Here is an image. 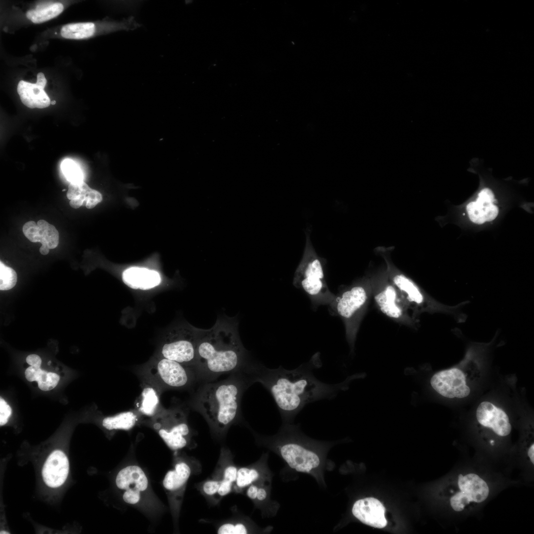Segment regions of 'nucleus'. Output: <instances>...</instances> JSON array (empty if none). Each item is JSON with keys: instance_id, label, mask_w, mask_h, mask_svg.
<instances>
[{"instance_id": "f257e3e1", "label": "nucleus", "mask_w": 534, "mask_h": 534, "mask_svg": "<svg viewBox=\"0 0 534 534\" xmlns=\"http://www.w3.org/2000/svg\"><path fill=\"white\" fill-rule=\"evenodd\" d=\"M321 365L319 353L315 354L306 363L287 370L281 366L276 369L266 367L252 358L242 370L253 385L260 383L271 394L282 418L292 419L307 405L322 400H331L338 393L348 389L352 381L363 377V373L348 377L335 384L317 379L313 370Z\"/></svg>"}, {"instance_id": "f03ea898", "label": "nucleus", "mask_w": 534, "mask_h": 534, "mask_svg": "<svg viewBox=\"0 0 534 534\" xmlns=\"http://www.w3.org/2000/svg\"><path fill=\"white\" fill-rule=\"evenodd\" d=\"M250 359L236 318L220 316L211 328L199 329L195 367L198 382H213L222 374L241 371Z\"/></svg>"}, {"instance_id": "7ed1b4c3", "label": "nucleus", "mask_w": 534, "mask_h": 534, "mask_svg": "<svg viewBox=\"0 0 534 534\" xmlns=\"http://www.w3.org/2000/svg\"><path fill=\"white\" fill-rule=\"evenodd\" d=\"M251 385L242 371L219 382L201 383L190 405L203 416L212 436L222 439L230 427L240 421L241 399Z\"/></svg>"}, {"instance_id": "20e7f679", "label": "nucleus", "mask_w": 534, "mask_h": 534, "mask_svg": "<svg viewBox=\"0 0 534 534\" xmlns=\"http://www.w3.org/2000/svg\"><path fill=\"white\" fill-rule=\"evenodd\" d=\"M372 298L369 274L340 290L328 306L329 313L343 321L346 340L354 353L357 334Z\"/></svg>"}, {"instance_id": "39448f33", "label": "nucleus", "mask_w": 534, "mask_h": 534, "mask_svg": "<svg viewBox=\"0 0 534 534\" xmlns=\"http://www.w3.org/2000/svg\"><path fill=\"white\" fill-rule=\"evenodd\" d=\"M369 276L372 297L378 310L396 322L416 329L419 324L418 317L390 280L386 268L379 269Z\"/></svg>"}, {"instance_id": "423d86ee", "label": "nucleus", "mask_w": 534, "mask_h": 534, "mask_svg": "<svg viewBox=\"0 0 534 534\" xmlns=\"http://www.w3.org/2000/svg\"><path fill=\"white\" fill-rule=\"evenodd\" d=\"M384 260L389 278L399 290L408 306L417 317L423 312H448L450 309L442 304L428 294L393 263L388 249H378Z\"/></svg>"}, {"instance_id": "0eeeda50", "label": "nucleus", "mask_w": 534, "mask_h": 534, "mask_svg": "<svg viewBox=\"0 0 534 534\" xmlns=\"http://www.w3.org/2000/svg\"><path fill=\"white\" fill-rule=\"evenodd\" d=\"M144 382L161 394L168 390L188 389L198 382L194 368L163 357L147 365L140 373Z\"/></svg>"}, {"instance_id": "6e6552de", "label": "nucleus", "mask_w": 534, "mask_h": 534, "mask_svg": "<svg viewBox=\"0 0 534 534\" xmlns=\"http://www.w3.org/2000/svg\"><path fill=\"white\" fill-rule=\"evenodd\" d=\"M151 419L153 429L172 450L194 446L193 433L188 423L185 409L180 406L169 409L162 407Z\"/></svg>"}, {"instance_id": "1a4fd4ad", "label": "nucleus", "mask_w": 534, "mask_h": 534, "mask_svg": "<svg viewBox=\"0 0 534 534\" xmlns=\"http://www.w3.org/2000/svg\"><path fill=\"white\" fill-rule=\"evenodd\" d=\"M293 284L307 294L313 310L320 306H328L335 297L325 280L321 262L313 255H308L303 259L296 272Z\"/></svg>"}, {"instance_id": "9d476101", "label": "nucleus", "mask_w": 534, "mask_h": 534, "mask_svg": "<svg viewBox=\"0 0 534 534\" xmlns=\"http://www.w3.org/2000/svg\"><path fill=\"white\" fill-rule=\"evenodd\" d=\"M198 335L199 329L176 328L162 345V357L195 369Z\"/></svg>"}, {"instance_id": "9b49d317", "label": "nucleus", "mask_w": 534, "mask_h": 534, "mask_svg": "<svg viewBox=\"0 0 534 534\" xmlns=\"http://www.w3.org/2000/svg\"><path fill=\"white\" fill-rule=\"evenodd\" d=\"M192 464L186 460L177 459L174 469L167 473L163 481V487L169 493L176 518H178L179 512L187 482L194 469L201 467L199 463L192 467Z\"/></svg>"}, {"instance_id": "f8f14e48", "label": "nucleus", "mask_w": 534, "mask_h": 534, "mask_svg": "<svg viewBox=\"0 0 534 534\" xmlns=\"http://www.w3.org/2000/svg\"><path fill=\"white\" fill-rule=\"evenodd\" d=\"M458 486L460 491L450 499L451 506L455 511H462L471 502H482L489 496L488 484L475 474L469 473L465 476L459 474Z\"/></svg>"}, {"instance_id": "ddd939ff", "label": "nucleus", "mask_w": 534, "mask_h": 534, "mask_svg": "<svg viewBox=\"0 0 534 534\" xmlns=\"http://www.w3.org/2000/svg\"><path fill=\"white\" fill-rule=\"evenodd\" d=\"M267 441L279 450L289 466L298 472H309L320 463L317 455L301 444L288 440L282 443L275 438Z\"/></svg>"}, {"instance_id": "4468645a", "label": "nucleus", "mask_w": 534, "mask_h": 534, "mask_svg": "<svg viewBox=\"0 0 534 534\" xmlns=\"http://www.w3.org/2000/svg\"><path fill=\"white\" fill-rule=\"evenodd\" d=\"M430 385L438 394L449 399L464 398L470 393L464 373L457 368L435 373L430 379Z\"/></svg>"}, {"instance_id": "2eb2a0df", "label": "nucleus", "mask_w": 534, "mask_h": 534, "mask_svg": "<svg viewBox=\"0 0 534 534\" xmlns=\"http://www.w3.org/2000/svg\"><path fill=\"white\" fill-rule=\"evenodd\" d=\"M115 483L119 489L124 491L123 500L130 504L138 503L148 486L145 473L137 465H129L121 469L116 476Z\"/></svg>"}, {"instance_id": "dca6fc26", "label": "nucleus", "mask_w": 534, "mask_h": 534, "mask_svg": "<svg viewBox=\"0 0 534 534\" xmlns=\"http://www.w3.org/2000/svg\"><path fill=\"white\" fill-rule=\"evenodd\" d=\"M238 467L234 463L233 454L226 447H222L219 457L212 475L218 478L221 484L218 492L216 502L217 504L223 497L233 492Z\"/></svg>"}, {"instance_id": "f3484780", "label": "nucleus", "mask_w": 534, "mask_h": 534, "mask_svg": "<svg viewBox=\"0 0 534 534\" xmlns=\"http://www.w3.org/2000/svg\"><path fill=\"white\" fill-rule=\"evenodd\" d=\"M476 418L482 426L490 428L500 436H506L511 431L507 414L502 409L488 401L482 402L476 410Z\"/></svg>"}, {"instance_id": "a211bd4d", "label": "nucleus", "mask_w": 534, "mask_h": 534, "mask_svg": "<svg viewBox=\"0 0 534 534\" xmlns=\"http://www.w3.org/2000/svg\"><path fill=\"white\" fill-rule=\"evenodd\" d=\"M25 236L31 242H39L42 244L40 248L41 254L45 255L49 249L56 248L59 243V233L53 225L44 220L36 223L34 221L27 222L23 226Z\"/></svg>"}, {"instance_id": "6ab92c4d", "label": "nucleus", "mask_w": 534, "mask_h": 534, "mask_svg": "<svg viewBox=\"0 0 534 534\" xmlns=\"http://www.w3.org/2000/svg\"><path fill=\"white\" fill-rule=\"evenodd\" d=\"M69 464L66 454L61 450L53 451L47 457L42 469L45 484L52 488L62 485L68 475Z\"/></svg>"}, {"instance_id": "aec40b11", "label": "nucleus", "mask_w": 534, "mask_h": 534, "mask_svg": "<svg viewBox=\"0 0 534 534\" xmlns=\"http://www.w3.org/2000/svg\"><path fill=\"white\" fill-rule=\"evenodd\" d=\"M385 509L377 499L368 497L356 501L352 508L353 515L363 523L377 528L387 525Z\"/></svg>"}, {"instance_id": "412c9836", "label": "nucleus", "mask_w": 534, "mask_h": 534, "mask_svg": "<svg viewBox=\"0 0 534 534\" xmlns=\"http://www.w3.org/2000/svg\"><path fill=\"white\" fill-rule=\"evenodd\" d=\"M66 196L70 200V206L74 209L83 205L88 209H92L102 200L101 193L91 189L84 181L70 182Z\"/></svg>"}, {"instance_id": "4be33fe9", "label": "nucleus", "mask_w": 534, "mask_h": 534, "mask_svg": "<svg viewBox=\"0 0 534 534\" xmlns=\"http://www.w3.org/2000/svg\"><path fill=\"white\" fill-rule=\"evenodd\" d=\"M122 279L129 287L141 290L151 289L161 282L160 276L157 271L138 267H132L124 270Z\"/></svg>"}, {"instance_id": "5701e85b", "label": "nucleus", "mask_w": 534, "mask_h": 534, "mask_svg": "<svg viewBox=\"0 0 534 534\" xmlns=\"http://www.w3.org/2000/svg\"><path fill=\"white\" fill-rule=\"evenodd\" d=\"M17 90L22 102L30 108H44L50 104V98L44 89L36 84L20 81Z\"/></svg>"}, {"instance_id": "b1692460", "label": "nucleus", "mask_w": 534, "mask_h": 534, "mask_svg": "<svg viewBox=\"0 0 534 534\" xmlns=\"http://www.w3.org/2000/svg\"><path fill=\"white\" fill-rule=\"evenodd\" d=\"M140 396L136 403V409L141 416L150 418L155 416L162 408L160 402L161 394L153 386L143 382Z\"/></svg>"}, {"instance_id": "393cba45", "label": "nucleus", "mask_w": 534, "mask_h": 534, "mask_svg": "<svg viewBox=\"0 0 534 534\" xmlns=\"http://www.w3.org/2000/svg\"><path fill=\"white\" fill-rule=\"evenodd\" d=\"M141 416L136 409L126 411L104 418L102 425L108 430H129L137 424Z\"/></svg>"}, {"instance_id": "a878e982", "label": "nucleus", "mask_w": 534, "mask_h": 534, "mask_svg": "<svg viewBox=\"0 0 534 534\" xmlns=\"http://www.w3.org/2000/svg\"><path fill=\"white\" fill-rule=\"evenodd\" d=\"M466 209L471 221L478 224L493 220L498 214V207L493 203H483L477 200L469 203Z\"/></svg>"}, {"instance_id": "bb28decb", "label": "nucleus", "mask_w": 534, "mask_h": 534, "mask_svg": "<svg viewBox=\"0 0 534 534\" xmlns=\"http://www.w3.org/2000/svg\"><path fill=\"white\" fill-rule=\"evenodd\" d=\"M25 377L30 382L37 381L39 388L42 391H47L54 388L57 385L60 377L53 372L43 370L40 367L30 366L25 372Z\"/></svg>"}, {"instance_id": "cd10ccee", "label": "nucleus", "mask_w": 534, "mask_h": 534, "mask_svg": "<svg viewBox=\"0 0 534 534\" xmlns=\"http://www.w3.org/2000/svg\"><path fill=\"white\" fill-rule=\"evenodd\" d=\"M249 520L244 516H235L221 521L216 525L218 534H247L251 532Z\"/></svg>"}, {"instance_id": "c85d7f7f", "label": "nucleus", "mask_w": 534, "mask_h": 534, "mask_svg": "<svg viewBox=\"0 0 534 534\" xmlns=\"http://www.w3.org/2000/svg\"><path fill=\"white\" fill-rule=\"evenodd\" d=\"M63 8L60 3H41L37 5L36 9L28 11L26 16L34 23H41L56 17Z\"/></svg>"}, {"instance_id": "c756f323", "label": "nucleus", "mask_w": 534, "mask_h": 534, "mask_svg": "<svg viewBox=\"0 0 534 534\" xmlns=\"http://www.w3.org/2000/svg\"><path fill=\"white\" fill-rule=\"evenodd\" d=\"M96 30V26L93 22L72 23L62 27L61 35L66 39L80 40L92 37Z\"/></svg>"}, {"instance_id": "7c9ffc66", "label": "nucleus", "mask_w": 534, "mask_h": 534, "mask_svg": "<svg viewBox=\"0 0 534 534\" xmlns=\"http://www.w3.org/2000/svg\"><path fill=\"white\" fill-rule=\"evenodd\" d=\"M221 484V482L218 478L211 475L198 484L197 488L209 505H216V498Z\"/></svg>"}, {"instance_id": "2f4dec72", "label": "nucleus", "mask_w": 534, "mask_h": 534, "mask_svg": "<svg viewBox=\"0 0 534 534\" xmlns=\"http://www.w3.org/2000/svg\"><path fill=\"white\" fill-rule=\"evenodd\" d=\"M61 169L66 179L70 182H78L83 181V174L81 168L72 160L64 159L61 163Z\"/></svg>"}, {"instance_id": "473e14b6", "label": "nucleus", "mask_w": 534, "mask_h": 534, "mask_svg": "<svg viewBox=\"0 0 534 534\" xmlns=\"http://www.w3.org/2000/svg\"><path fill=\"white\" fill-rule=\"evenodd\" d=\"M17 276L12 268L0 262V289L7 290L13 288L17 282Z\"/></svg>"}, {"instance_id": "72a5a7b5", "label": "nucleus", "mask_w": 534, "mask_h": 534, "mask_svg": "<svg viewBox=\"0 0 534 534\" xmlns=\"http://www.w3.org/2000/svg\"><path fill=\"white\" fill-rule=\"evenodd\" d=\"M11 414V409L10 406L2 398L0 399V425L2 426L6 424L8 419Z\"/></svg>"}, {"instance_id": "f704fd0d", "label": "nucleus", "mask_w": 534, "mask_h": 534, "mask_svg": "<svg viewBox=\"0 0 534 534\" xmlns=\"http://www.w3.org/2000/svg\"><path fill=\"white\" fill-rule=\"evenodd\" d=\"M476 200L485 203H493L495 201L493 192L488 188L481 191Z\"/></svg>"}, {"instance_id": "c9c22d12", "label": "nucleus", "mask_w": 534, "mask_h": 534, "mask_svg": "<svg viewBox=\"0 0 534 534\" xmlns=\"http://www.w3.org/2000/svg\"><path fill=\"white\" fill-rule=\"evenodd\" d=\"M259 487L255 483L249 486L245 490L246 495L253 501L255 500L257 497Z\"/></svg>"}, {"instance_id": "e433bc0d", "label": "nucleus", "mask_w": 534, "mask_h": 534, "mask_svg": "<svg viewBox=\"0 0 534 534\" xmlns=\"http://www.w3.org/2000/svg\"><path fill=\"white\" fill-rule=\"evenodd\" d=\"M26 362L31 366L40 367L42 360L39 356L38 355L32 354L29 355L26 358Z\"/></svg>"}, {"instance_id": "4c0bfd02", "label": "nucleus", "mask_w": 534, "mask_h": 534, "mask_svg": "<svg viewBox=\"0 0 534 534\" xmlns=\"http://www.w3.org/2000/svg\"><path fill=\"white\" fill-rule=\"evenodd\" d=\"M267 496V492L266 488L263 487H259L257 497L255 499V501H263L266 499Z\"/></svg>"}, {"instance_id": "58836bf2", "label": "nucleus", "mask_w": 534, "mask_h": 534, "mask_svg": "<svg viewBox=\"0 0 534 534\" xmlns=\"http://www.w3.org/2000/svg\"><path fill=\"white\" fill-rule=\"evenodd\" d=\"M46 84V80L43 73H39L37 75V81L36 84L41 88L44 89Z\"/></svg>"}, {"instance_id": "ea45409f", "label": "nucleus", "mask_w": 534, "mask_h": 534, "mask_svg": "<svg viewBox=\"0 0 534 534\" xmlns=\"http://www.w3.org/2000/svg\"><path fill=\"white\" fill-rule=\"evenodd\" d=\"M528 455L530 458L532 463L534 464V445L533 444L530 447L528 451Z\"/></svg>"}, {"instance_id": "a19ab883", "label": "nucleus", "mask_w": 534, "mask_h": 534, "mask_svg": "<svg viewBox=\"0 0 534 534\" xmlns=\"http://www.w3.org/2000/svg\"><path fill=\"white\" fill-rule=\"evenodd\" d=\"M55 103H56L55 100H53V101H51V102H50V104H52V105H54Z\"/></svg>"}, {"instance_id": "79ce46f5", "label": "nucleus", "mask_w": 534, "mask_h": 534, "mask_svg": "<svg viewBox=\"0 0 534 534\" xmlns=\"http://www.w3.org/2000/svg\"><path fill=\"white\" fill-rule=\"evenodd\" d=\"M0 534H9V533H6L5 532H2L1 531V532H0Z\"/></svg>"}, {"instance_id": "37998d69", "label": "nucleus", "mask_w": 534, "mask_h": 534, "mask_svg": "<svg viewBox=\"0 0 534 534\" xmlns=\"http://www.w3.org/2000/svg\"><path fill=\"white\" fill-rule=\"evenodd\" d=\"M65 190H66L65 189H64L62 190V191H65Z\"/></svg>"}]
</instances>
